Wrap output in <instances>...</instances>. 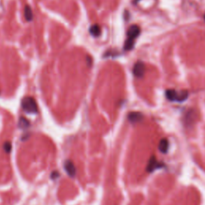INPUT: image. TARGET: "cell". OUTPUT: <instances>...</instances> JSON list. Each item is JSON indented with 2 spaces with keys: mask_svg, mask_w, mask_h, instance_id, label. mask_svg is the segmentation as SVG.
Segmentation results:
<instances>
[{
  "mask_svg": "<svg viewBox=\"0 0 205 205\" xmlns=\"http://www.w3.org/2000/svg\"><path fill=\"white\" fill-rule=\"evenodd\" d=\"M128 120L130 121L132 123H139L142 120L144 116H143L142 113L139 112V111H132L128 114Z\"/></svg>",
  "mask_w": 205,
  "mask_h": 205,
  "instance_id": "5b68a950",
  "label": "cell"
},
{
  "mask_svg": "<svg viewBox=\"0 0 205 205\" xmlns=\"http://www.w3.org/2000/svg\"><path fill=\"white\" fill-rule=\"evenodd\" d=\"M87 63H88L89 67L91 65V63H92V59H91V56H87Z\"/></svg>",
  "mask_w": 205,
  "mask_h": 205,
  "instance_id": "e0dca14e",
  "label": "cell"
},
{
  "mask_svg": "<svg viewBox=\"0 0 205 205\" xmlns=\"http://www.w3.org/2000/svg\"><path fill=\"white\" fill-rule=\"evenodd\" d=\"M144 72H145V66L144 63L141 61H139L136 63L133 67V74L137 78H141L144 76Z\"/></svg>",
  "mask_w": 205,
  "mask_h": 205,
  "instance_id": "7a4b0ae2",
  "label": "cell"
},
{
  "mask_svg": "<svg viewBox=\"0 0 205 205\" xmlns=\"http://www.w3.org/2000/svg\"><path fill=\"white\" fill-rule=\"evenodd\" d=\"M188 97V92L187 91H182L177 94V98H176V101L178 102H183V101L186 100Z\"/></svg>",
  "mask_w": 205,
  "mask_h": 205,
  "instance_id": "7c38bea8",
  "label": "cell"
},
{
  "mask_svg": "<svg viewBox=\"0 0 205 205\" xmlns=\"http://www.w3.org/2000/svg\"><path fill=\"white\" fill-rule=\"evenodd\" d=\"M24 16L27 21H31L33 19V12H32L31 7L28 5L24 8Z\"/></svg>",
  "mask_w": 205,
  "mask_h": 205,
  "instance_id": "8fae6325",
  "label": "cell"
},
{
  "mask_svg": "<svg viewBox=\"0 0 205 205\" xmlns=\"http://www.w3.org/2000/svg\"><path fill=\"white\" fill-rule=\"evenodd\" d=\"M177 91L172 89H169L168 91H166V97L169 99L170 101H175L176 100L177 98Z\"/></svg>",
  "mask_w": 205,
  "mask_h": 205,
  "instance_id": "30bf717a",
  "label": "cell"
},
{
  "mask_svg": "<svg viewBox=\"0 0 205 205\" xmlns=\"http://www.w3.org/2000/svg\"><path fill=\"white\" fill-rule=\"evenodd\" d=\"M162 164L158 162V160H156V157L155 156H152L150 158V160L148 161V166H147V171L148 172H152L153 171H155L157 168H161Z\"/></svg>",
  "mask_w": 205,
  "mask_h": 205,
  "instance_id": "3957f363",
  "label": "cell"
},
{
  "mask_svg": "<svg viewBox=\"0 0 205 205\" xmlns=\"http://www.w3.org/2000/svg\"><path fill=\"white\" fill-rule=\"evenodd\" d=\"M140 34V28L137 25L131 26L128 31V39L135 40V39L138 37Z\"/></svg>",
  "mask_w": 205,
  "mask_h": 205,
  "instance_id": "277c9868",
  "label": "cell"
},
{
  "mask_svg": "<svg viewBox=\"0 0 205 205\" xmlns=\"http://www.w3.org/2000/svg\"><path fill=\"white\" fill-rule=\"evenodd\" d=\"M64 168H65V171L67 172V173L71 177H74L75 176V174H76V169H75V167L74 165V164L71 160H67L64 164Z\"/></svg>",
  "mask_w": 205,
  "mask_h": 205,
  "instance_id": "52a82bcc",
  "label": "cell"
},
{
  "mask_svg": "<svg viewBox=\"0 0 205 205\" xmlns=\"http://www.w3.org/2000/svg\"><path fill=\"white\" fill-rule=\"evenodd\" d=\"M22 108L27 113H37L38 105L33 97L27 96L22 100Z\"/></svg>",
  "mask_w": 205,
  "mask_h": 205,
  "instance_id": "6da1fadb",
  "label": "cell"
},
{
  "mask_svg": "<svg viewBox=\"0 0 205 205\" xmlns=\"http://www.w3.org/2000/svg\"><path fill=\"white\" fill-rule=\"evenodd\" d=\"M134 45H135L134 40L127 39V40L125 41L124 44V50L125 51H130V50H132V48H134Z\"/></svg>",
  "mask_w": 205,
  "mask_h": 205,
  "instance_id": "5bb4252c",
  "label": "cell"
},
{
  "mask_svg": "<svg viewBox=\"0 0 205 205\" xmlns=\"http://www.w3.org/2000/svg\"><path fill=\"white\" fill-rule=\"evenodd\" d=\"M59 172H52V174H51V178H52L53 179H55L56 178L59 177Z\"/></svg>",
  "mask_w": 205,
  "mask_h": 205,
  "instance_id": "2e32d148",
  "label": "cell"
},
{
  "mask_svg": "<svg viewBox=\"0 0 205 205\" xmlns=\"http://www.w3.org/2000/svg\"><path fill=\"white\" fill-rule=\"evenodd\" d=\"M204 19H205V15H204Z\"/></svg>",
  "mask_w": 205,
  "mask_h": 205,
  "instance_id": "ac0fdd59",
  "label": "cell"
},
{
  "mask_svg": "<svg viewBox=\"0 0 205 205\" xmlns=\"http://www.w3.org/2000/svg\"><path fill=\"white\" fill-rule=\"evenodd\" d=\"M169 148V143L167 139H162L159 144V149L163 154H166L168 151Z\"/></svg>",
  "mask_w": 205,
  "mask_h": 205,
  "instance_id": "ba28073f",
  "label": "cell"
},
{
  "mask_svg": "<svg viewBox=\"0 0 205 205\" xmlns=\"http://www.w3.org/2000/svg\"><path fill=\"white\" fill-rule=\"evenodd\" d=\"M19 125L20 128H23V129H26V128H27L28 127H29L30 123L26 118H24V117H21V118L19 119Z\"/></svg>",
  "mask_w": 205,
  "mask_h": 205,
  "instance_id": "4fadbf2b",
  "label": "cell"
},
{
  "mask_svg": "<svg viewBox=\"0 0 205 205\" xmlns=\"http://www.w3.org/2000/svg\"><path fill=\"white\" fill-rule=\"evenodd\" d=\"M11 144L10 142H5L3 144V149L6 153H10L11 151Z\"/></svg>",
  "mask_w": 205,
  "mask_h": 205,
  "instance_id": "9a60e30c",
  "label": "cell"
},
{
  "mask_svg": "<svg viewBox=\"0 0 205 205\" xmlns=\"http://www.w3.org/2000/svg\"><path fill=\"white\" fill-rule=\"evenodd\" d=\"M89 31H90L91 36H95V37H98V36H99V35H100L101 33V29L99 25L94 24V25L91 26Z\"/></svg>",
  "mask_w": 205,
  "mask_h": 205,
  "instance_id": "9c48e42d",
  "label": "cell"
},
{
  "mask_svg": "<svg viewBox=\"0 0 205 205\" xmlns=\"http://www.w3.org/2000/svg\"><path fill=\"white\" fill-rule=\"evenodd\" d=\"M195 119H196V114L195 111L193 110H189L187 111V113L185 115V118H184V121H185V124L187 126H190L195 122Z\"/></svg>",
  "mask_w": 205,
  "mask_h": 205,
  "instance_id": "8992f818",
  "label": "cell"
}]
</instances>
